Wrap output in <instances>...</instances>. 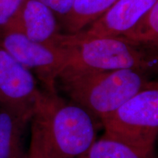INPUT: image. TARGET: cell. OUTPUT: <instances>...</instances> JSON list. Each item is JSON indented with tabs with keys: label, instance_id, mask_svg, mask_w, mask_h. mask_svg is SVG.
I'll use <instances>...</instances> for the list:
<instances>
[{
	"label": "cell",
	"instance_id": "6da1fadb",
	"mask_svg": "<svg viewBox=\"0 0 158 158\" xmlns=\"http://www.w3.org/2000/svg\"><path fill=\"white\" fill-rule=\"evenodd\" d=\"M31 130L50 158H79L97 140L94 116L47 90L40 91L37 99Z\"/></svg>",
	"mask_w": 158,
	"mask_h": 158
},
{
	"label": "cell",
	"instance_id": "7a4b0ae2",
	"mask_svg": "<svg viewBox=\"0 0 158 158\" xmlns=\"http://www.w3.org/2000/svg\"><path fill=\"white\" fill-rule=\"evenodd\" d=\"M57 81L71 101L100 121L154 82L149 80L147 72L134 69L99 72L62 71Z\"/></svg>",
	"mask_w": 158,
	"mask_h": 158
},
{
	"label": "cell",
	"instance_id": "3957f363",
	"mask_svg": "<svg viewBox=\"0 0 158 158\" xmlns=\"http://www.w3.org/2000/svg\"><path fill=\"white\" fill-rule=\"evenodd\" d=\"M56 45L68 49V61L62 71L99 72L134 69L148 72L155 58L143 48L120 37L84 38L77 35H62Z\"/></svg>",
	"mask_w": 158,
	"mask_h": 158
},
{
	"label": "cell",
	"instance_id": "277c9868",
	"mask_svg": "<svg viewBox=\"0 0 158 158\" xmlns=\"http://www.w3.org/2000/svg\"><path fill=\"white\" fill-rule=\"evenodd\" d=\"M104 136L153 155L158 133V86L154 81L101 120Z\"/></svg>",
	"mask_w": 158,
	"mask_h": 158
},
{
	"label": "cell",
	"instance_id": "5b68a950",
	"mask_svg": "<svg viewBox=\"0 0 158 158\" xmlns=\"http://www.w3.org/2000/svg\"><path fill=\"white\" fill-rule=\"evenodd\" d=\"M0 45L19 63L37 75L45 90L56 92L59 73L68 61V49L31 40L15 30L0 32Z\"/></svg>",
	"mask_w": 158,
	"mask_h": 158
},
{
	"label": "cell",
	"instance_id": "8992f818",
	"mask_svg": "<svg viewBox=\"0 0 158 158\" xmlns=\"http://www.w3.org/2000/svg\"><path fill=\"white\" fill-rule=\"evenodd\" d=\"M40 93L32 73L0 45V107L34 110Z\"/></svg>",
	"mask_w": 158,
	"mask_h": 158
},
{
	"label": "cell",
	"instance_id": "52a82bcc",
	"mask_svg": "<svg viewBox=\"0 0 158 158\" xmlns=\"http://www.w3.org/2000/svg\"><path fill=\"white\" fill-rule=\"evenodd\" d=\"M157 2L158 0H117L86 30L75 35L84 38L121 37Z\"/></svg>",
	"mask_w": 158,
	"mask_h": 158
},
{
	"label": "cell",
	"instance_id": "ba28073f",
	"mask_svg": "<svg viewBox=\"0 0 158 158\" xmlns=\"http://www.w3.org/2000/svg\"><path fill=\"white\" fill-rule=\"evenodd\" d=\"M6 30L19 31L35 42L54 45L61 35L56 15L40 0H24Z\"/></svg>",
	"mask_w": 158,
	"mask_h": 158
},
{
	"label": "cell",
	"instance_id": "9c48e42d",
	"mask_svg": "<svg viewBox=\"0 0 158 158\" xmlns=\"http://www.w3.org/2000/svg\"><path fill=\"white\" fill-rule=\"evenodd\" d=\"M34 110L0 107V158H26V139Z\"/></svg>",
	"mask_w": 158,
	"mask_h": 158
},
{
	"label": "cell",
	"instance_id": "30bf717a",
	"mask_svg": "<svg viewBox=\"0 0 158 158\" xmlns=\"http://www.w3.org/2000/svg\"><path fill=\"white\" fill-rule=\"evenodd\" d=\"M117 0H75L70 13L63 19L70 35L89 27L108 10Z\"/></svg>",
	"mask_w": 158,
	"mask_h": 158
},
{
	"label": "cell",
	"instance_id": "8fae6325",
	"mask_svg": "<svg viewBox=\"0 0 158 158\" xmlns=\"http://www.w3.org/2000/svg\"><path fill=\"white\" fill-rule=\"evenodd\" d=\"M120 37L137 46L155 50L158 44V2Z\"/></svg>",
	"mask_w": 158,
	"mask_h": 158
},
{
	"label": "cell",
	"instance_id": "7c38bea8",
	"mask_svg": "<svg viewBox=\"0 0 158 158\" xmlns=\"http://www.w3.org/2000/svg\"><path fill=\"white\" fill-rule=\"evenodd\" d=\"M79 158H153L122 142L102 136L96 140Z\"/></svg>",
	"mask_w": 158,
	"mask_h": 158
},
{
	"label": "cell",
	"instance_id": "4fadbf2b",
	"mask_svg": "<svg viewBox=\"0 0 158 158\" xmlns=\"http://www.w3.org/2000/svg\"><path fill=\"white\" fill-rule=\"evenodd\" d=\"M24 0H0V31L8 29Z\"/></svg>",
	"mask_w": 158,
	"mask_h": 158
},
{
	"label": "cell",
	"instance_id": "5bb4252c",
	"mask_svg": "<svg viewBox=\"0 0 158 158\" xmlns=\"http://www.w3.org/2000/svg\"><path fill=\"white\" fill-rule=\"evenodd\" d=\"M54 12L55 15L63 19L70 13L75 0H40Z\"/></svg>",
	"mask_w": 158,
	"mask_h": 158
},
{
	"label": "cell",
	"instance_id": "9a60e30c",
	"mask_svg": "<svg viewBox=\"0 0 158 158\" xmlns=\"http://www.w3.org/2000/svg\"><path fill=\"white\" fill-rule=\"evenodd\" d=\"M26 158H50L43 148L37 133L32 130H31V139Z\"/></svg>",
	"mask_w": 158,
	"mask_h": 158
}]
</instances>
